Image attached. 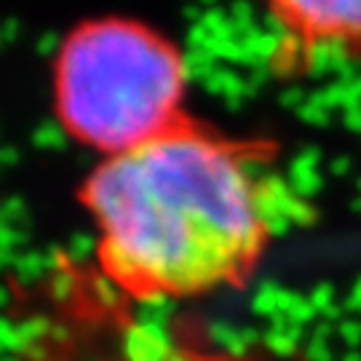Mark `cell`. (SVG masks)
Masks as SVG:
<instances>
[{"label":"cell","instance_id":"1","mask_svg":"<svg viewBox=\"0 0 361 361\" xmlns=\"http://www.w3.org/2000/svg\"><path fill=\"white\" fill-rule=\"evenodd\" d=\"M271 150L188 118L80 188L102 276L121 295L166 302L244 286L276 235Z\"/></svg>","mask_w":361,"mask_h":361},{"label":"cell","instance_id":"2","mask_svg":"<svg viewBox=\"0 0 361 361\" xmlns=\"http://www.w3.org/2000/svg\"><path fill=\"white\" fill-rule=\"evenodd\" d=\"M188 86L180 46L134 16L80 22L51 59L54 116L73 142L99 158L185 123Z\"/></svg>","mask_w":361,"mask_h":361},{"label":"cell","instance_id":"3","mask_svg":"<svg viewBox=\"0 0 361 361\" xmlns=\"http://www.w3.org/2000/svg\"><path fill=\"white\" fill-rule=\"evenodd\" d=\"M300 65L361 62V0H259Z\"/></svg>","mask_w":361,"mask_h":361}]
</instances>
